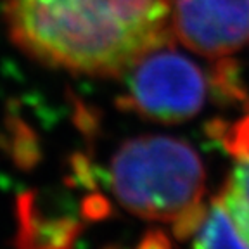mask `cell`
<instances>
[{
    "instance_id": "9",
    "label": "cell",
    "mask_w": 249,
    "mask_h": 249,
    "mask_svg": "<svg viewBox=\"0 0 249 249\" xmlns=\"http://www.w3.org/2000/svg\"><path fill=\"white\" fill-rule=\"evenodd\" d=\"M208 210L210 208L202 201H199L185 208L183 211H180L171 220V232H173L177 241H189L191 237H194L202 227L204 220H206Z\"/></svg>"
},
{
    "instance_id": "12",
    "label": "cell",
    "mask_w": 249,
    "mask_h": 249,
    "mask_svg": "<svg viewBox=\"0 0 249 249\" xmlns=\"http://www.w3.org/2000/svg\"><path fill=\"white\" fill-rule=\"evenodd\" d=\"M137 249H173L171 248V241L161 229H152L147 230L145 235L140 239L137 244Z\"/></svg>"
},
{
    "instance_id": "7",
    "label": "cell",
    "mask_w": 249,
    "mask_h": 249,
    "mask_svg": "<svg viewBox=\"0 0 249 249\" xmlns=\"http://www.w3.org/2000/svg\"><path fill=\"white\" fill-rule=\"evenodd\" d=\"M192 249H249V241L237 229L220 196L211 199L208 216L194 235Z\"/></svg>"
},
{
    "instance_id": "2",
    "label": "cell",
    "mask_w": 249,
    "mask_h": 249,
    "mask_svg": "<svg viewBox=\"0 0 249 249\" xmlns=\"http://www.w3.org/2000/svg\"><path fill=\"white\" fill-rule=\"evenodd\" d=\"M107 185L135 216L171 222L180 211L202 201L206 170L191 142L170 135H140L116 149Z\"/></svg>"
},
{
    "instance_id": "8",
    "label": "cell",
    "mask_w": 249,
    "mask_h": 249,
    "mask_svg": "<svg viewBox=\"0 0 249 249\" xmlns=\"http://www.w3.org/2000/svg\"><path fill=\"white\" fill-rule=\"evenodd\" d=\"M220 197L237 229L249 241V158L235 160L232 173L220 191Z\"/></svg>"
},
{
    "instance_id": "3",
    "label": "cell",
    "mask_w": 249,
    "mask_h": 249,
    "mask_svg": "<svg viewBox=\"0 0 249 249\" xmlns=\"http://www.w3.org/2000/svg\"><path fill=\"white\" fill-rule=\"evenodd\" d=\"M126 92L118 107L145 120L175 124L201 113L208 78L197 62L168 42L139 57L126 71Z\"/></svg>"
},
{
    "instance_id": "5",
    "label": "cell",
    "mask_w": 249,
    "mask_h": 249,
    "mask_svg": "<svg viewBox=\"0 0 249 249\" xmlns=\"http://www.w3.org/2000/svg\"><path fill=\"white\" fill-rule=\"evenodd\" d=\"M80 223L73 218H52L43 214L35 196H24L19 202V249H71Z\"/></svg>"
},
{
    "instance_id": "4",
    "label": "cell",
    "mask_w": 249,
    "mask_h": 249,
    "mask_svg": "<svg viewBox=\"0 0 249 249\" xmlns=\"http://www.w3.org/2000/svg\"><path fill=\"white\" fill-rule=\"evenodd\" d=\"M173 38L208 59L232 55L249 42V0H173Z\"/></svg>"
},
{
    "instance_id": "10",
    "label": "cell",
    "mask_w": 249,
    "mask_h": 249,
    "mask_svg": "<svg viewBox=\"0 0 249 249\" xmlns=\"http://www.w3.org/2000/svg\"><path fill=\"white\" fill-rule=\"evenodd\" d=\"M222 149L235 160H248L249 158V111L237 120L230 123L225 137H223Z\"/></svg>"
},
{
    "instance_id": "1",
    "label": "cell",
    "mask_w": 249,
    "mask_h": 249,
    "mask_svg": "<svg viewBox=\"0 0 249 249\" xmlns=\"http://www.w3.org/2000/svg\"><path fill=\"white\" fill-rule=\"evenodd\" d=\"M173 0H5L12 40L45 66L124 76L133 62L173 42Z\"/></svg>"
},
{
    "instance_id": "11",
    "label": "cell",
    "mask_w": 249,
    "mask_h": 249,
    "mask_svg": "<svg viewBox=\"0 0 249 249\" xmlns=\"http://www.w3.org/2000/svg\"><path fill=\"white\" fill-rule=\"evenodd\" d=\"M229 126H230V123L222 116H213L208 121H204V124H202V133H204V139L208 140V145H210V147L222 149L223 137H225Z\"/></svg>"
},
{
    "instance_id": "6",
    "label": "cell",
    "mask_w": 249,
    "mask_h": 249,
    "mask_svg": "<svg viewBox=\"0 0 249 249\" xmlns=\"http://www.w3.org/2000/svg\"><path fill=\"white\" fill-rule=\"evenodd\" d=\"M208 89L211 101L218 107L242 106L249 111V89L244 80L242 66L232 55L218 57L208 73Z\"/></svg>"
}]
</instances>
